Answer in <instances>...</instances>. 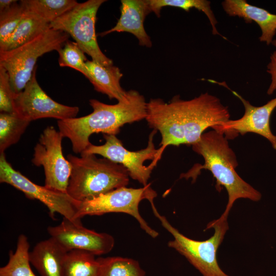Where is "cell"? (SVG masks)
Wrapping results in <instances>:
<instances>
[{
	"label": "cell",
	"mask_w": 276,
	"mask_h": 276,
	"mask_svg": "<svg viewBox=\"0 0 276 276\" xmlns=\"http://www.w3.org/2000/svg\"><path fill=\"white\" fill-rule=\"evenodd\" d=\"M230 114L217 97L208 93L189 100L176 96L166 103L159 98L147 104L146 120L161 135L160 147L149 166L154 168L169 146L193 145L209 127L214 128L229 120Z\"/></svg>",
	"instance_id": "1"
},
{
	"label": "cell",
	"mask_w": 276,
	"mask_h": 276,
	"mask_svg": "<svg viewBox=\"0 0 276 276\" xmlns=\"http://www.w3.org/2000/svg\"><path fill=\"white\" fill-rule=\"evenodd\" d=\"M93 111L88 115L58 120L57 126L62 136L70 140L73 152L80 154L91 144L94 133L117 135L126 124L145 119L147 104L144 97L137 91H127L125 97L116 104H107L90 99Z\"/></svg>",
	"instance_id": "2"
},
{
	"label": "cell",
	"mask_w": 276,
	"mask_h": 276,
	"mask_svg": "<svg viewBox=\"0 0 276 276\" xmlns=\"http://www.w3.org/2000/svg\"><path fill=\"white\" fill-rule=\"evenodd\" d=\"M227 140L223 134L214 129L204 133L200 139L192 145L193 150L203 157L204 164H195L180 176V178H191L194 182L202 169L210 171L216 180V189L220 191L223 187L228 194L225 210L220 216L224 218H227L236 200L246 198L258 201L262 197L258 190L245 181L236 172L237 157Z\"/></svg>",
	"instance_id": "3"
},
{
	"label": "cell",
	"mask_w": 276,
	"mask_h": 276,
	"mask_svg": "<svg viewBox=\"0 0 276 276\" xmlns=\"http://www.w3.org/2000/svg\"><path fill=\"white\" fill-rule=\"evenodd\" d=\"M71 173L66 193L83 202L114 189L126 187L129 180L127 170L122 165L95 154L80 157L68 154Z\"/></svg>",
	"instance_id": "4"
},
{
	"label": "cell",
	"mask_w": 276,
	"mask_h": 276,
	"mask_svg": "<svg viewBox=\"0 0 276 276\" xmlns=\"http://www.w3.org/2000/svg\"><path fill=\"white\" fill-rule=\"evenodd\" d=\"M151 207L162 226L173 237L168 243L169 247L184 256L202 276H230L221 269L217 260V250L228 229L227 218L219 217L209 223L205 229L213 228V235L206 240L198 241L183 235L158 213L154 205Z\"/></svg>",
	"instance_id": "5"
},
{
	"label": "cell",
	"mask_w": 276,
	"mask_h": 276,
	"mask_svg": "<svg viewBox=\"0 0 276 276\" xmlns=\"http://www.w3.org/2000/svg\"><path fill=\"white\" fill-rule=\"evenodd\" d=\"M68 38L66 33L50 28L16 48L0 52V66L7 72L15 93L21 92L30 80L38 58L45 53L58 51Z\"/></svg>",
	"instance_id": "6"
},
{
	"label": "cell",
	"mask_w": 276,
	"mask_h": 276,
	"mask_svg": "<svg viewBox=\"0 0 276 276\" xmlns=\"http://www.w3.org/2000/svg\"><path fill=\"white\" fill-rule=\"evenodd\" d=\"M105 0H88L74 7L50 24V28L71 35L92 60L104 66L113 61L103 54L98 45L95 30L97 14Z\"/></svg>",
	"instance_id": "7"
},
{
	"label": "cell",
	"mask_w": 276,
	"mask_h": 276,
	"mask_svg": "<svg viewBox=\"0 0 276 276\" xmlns=\"http://www.w3.org/2000/svg\"><path fill=\"white\" fill-rule=\"evenodd\" d=\"M157 194L148 183L140 188L123 187L101 194L79 203L76 217L78 219L86 215H102L109 213H123L133 217L141 228L152 238L158 236L140 214L139 205L141 201L147 199L154 203Z\"/></svg>",
	"instance_id": "8"
},
{
	"label": "cell",
	"mask_w": 276,
	"mask_h": 276,
	"mask_svg": "<svg viewBox=\"0 0 276 276\" xmlns=\"http://www.w3.org/2000/svg\"><path fill=\"white\" fill-rule=\"evenodd\" d=\"M0 182L13 186L30 199L41 202L48 208L52 217L58 213L72 222L81 221L76 217L80 202L74 199L66 192L34 183L12 167L4 153L0 154Z\"/></svg>",
	"instance_id": "9"
},
{
	"label": "cell",
	"mask_w": 276,
	"mask_h": 276,
	"mask_svg": "<svg viewBox=\"0 0 276 276\" xmlns=\"http://www.w3.org/2000/svg\"><path fill=\"white\" fill-rule=\"evenodd\" d=\"M157 131L153 130L149 136L147 147L136 151H131L124 147L116 135L103 134L105 143L101 145L90 144L80 154H98L115 163L120 164L128 171L129 177L137 180L143 187L146 186L154 168L146 166L144 162L152 161L157 152L153 142Z\"/></svg>",
	"instance_id": "10"
},
{
	"label": "cell",
	"mask_w": 276,
	"mask_h": 276,
	"mask_svg": "<svg viewBox=\"0 0 276 276\" xmlns=\"http://www.w3.org/2000/svg\"><path fill=\"white\" fill-rule=\"evenodd\" d=\"M63 138L59 130L53 126L46 127L34 147L32 163L35 166L43 168L45 187L66 192L71 166L62 153Z\"/></svg>",
	"instance_id": "11"
},
{
	"label": "cell",
	"mask_w": 276,
	"mask_h": 276,
	"mask_svg": "<svg viewBox=\"0 0 276 276\" xmlns=\"http://www.w3.org/2000/svg\"><path fill=\"white\" fill-rule=\"evenodd\" d=\"M36 70L24 89L16 94L14 112L30 122L42 118L63 120L76 117L79 108L59 103L50 98L39 85Z\"/></svg>",
	"instance_id": "12"
},
{
	"label": "cell",
	"mask_w": 276,
	"mask_h": 276,
	"mask_svg": "<svg viewBox=\"0 0 276 276\" xmlns=\"http://www.w3.org/2000/svg\"><path fill=\"white\" fill-rule=\"evenodd\" d=\"M210 81L229 89L242 102L245 109L244 113L241 118L229 120L213 129L223 134L227 139H234L239 133L243 135L253 132L259 134L266 138L276 150V135L272 133L270 126L271 115L276 108V97L264 105L257 107L252 105L238 93L231 90L225 82Z\"/></svg>",
	"instance_id": "13"
},
{
	"label": "cell",
	"mask_w": 276,
	"mask_h": 276,
	"mask_svg": "<svg viewBox=\"0 0 276 276\" xmlns=\"http://www.w3.org/2000/svg\"><path fill=\"white\" fill-rule=\"evenodd\" d=\"M47 231L50 237L67 251L80 250L99 256L110 252L114 245L111 235L88 229L81 221L72 222L63 218L59 224L49 226Z\"/></svg>",
	"instance_id": "14"
},
{
	"label": "cell",
	"mask_w": 276,
	"mask_h": 276,
	"mask_svg": "<svg viewBox=\"0 0 276 276\" xmlns=\"http://www.w3.org/2000/svg\"><path fill=\"white\" fill-rule=\"evenodd\" d=\"M121 3V15L116 25L99 35L104 36L114 32H128L137 38L140 45L151 48L150 37L144 27L146 16L151 13L147 0H122Z\"/></svg>",
	"instance_id": "15"
},
{
	"label": "cell",
	"mask_w": 276,
	"mask_h": 276,
	"mask_svg": "<svg viewBox=\"0 0 276 276\" xmlns=\"http://www.w3.org/2000/svg\"><path fill=\"white\" fill-rule=\"evenodd\" d=\"M222 6L229 16L242 18L246 23L255 21L261 31L260 41L267 45L272 43L276 34V14L251 5L245 0H225Z\"/></svg>",
	"instance_id": "16"
},
{
	"label": "cell",
	"mask_w": 276,
	"mask_h": 276,
	"mask_svg": "<svg viewBox=\"0 0 276 276\" xmlns=\"http://www.w3.org/2000/svg\"><path fill=\"white\" fill-rule=\"evenodd\" d=\"M67 252L50 237L35 245L29 252V260L40 276H63V264Z\"/></svg>",
	"instance_id": "17"
},
{
	"label": "cell",
	"mask_w": 276,
	"mask_h": 276,
	"mask_svg": "<svg viewBox=\"0 0 276 276\" xmlns=\"http://www.w3.org/2000/svg\"><path fill=\"white\" fill-rule=\"evenodd\" d=\"M85 65L88 72V79L96 91L118 101L125 97L127 91L120 85L123 74L118 67L104 66L93 60H87Z\"/></svg>",
	"instance_id": "18"
},
{
	"label": "cell",
	"mask_w": 276,
	"mask_h": 276,
	"mask_svg": "<svg viewBox=\"0 0 276 276\" xmlns=\"http://www.w3.org/2000/svg\"><path fill=\"white\" fill-rule=\"evenodd\" d=\"M50 28V23L36 14L25 9L23 17L13 33L4 43L0 45V52L16 48Z\"/></svg>",
	"instance_id": "19"
},
{
	"label": "cell",
	"mask_w": 276,
	"mask_h": 276,
	"mask_svg": "<svg viewBox=\"0 0 276 276\" xmlns=\"http://www.w3.org/2000/svg\"><path fill=\"white\" fill-rule=\"evenodd\" d=\"M29 248L27 237L20 235L16 250L10 251L7 264L0 268V276H36L31 268Z\"/></svg>",
	"instance_id": "20"
},
{
	"label": "cell",
	"mask_w": 276,
	"mask_h": 276,
	"mask_svg": "<svg viewBox=\"0 0 276 276\" xmlns=\"http://www.w3.org/2000/svg\"><path fill=\"white\" fill-rule=\"evenodd\" d=\"M95 256L83 250L68 251L63 264V276H98L99 264Z\"/></svg>",
	"instance_id": "21"
},
{
	"label": "cell",
	"mask_w": 276,
	"mask_h": 276,
	"mask_svg": "<svg viewBox=\"0 0 276 276\" xmlns=\"http://www.w3.org/2000/svg\"><path fill=\"white\" fill-rule=\"evenodd\" d=\"M26 10L33 12L51 23L74 7L75 0H21Z\"/></svg>",
	"instance_id": "22"
},
{
	"label": "cell",
	"mask_w": 276,
	"mask_h": 276,
	"mask_svg": "<svg viewBox=\"0 0 276 276\" xmlns=\"http://www.w3.org/2000/svg\"><path fill=\"white\" fill-rule=\"evenodd\" d=\"M149 8L159 17L162 8L166 6L181 8L189 11L192 8H195L203 12L209 20L212 27L213 35H218L224 39L226 38L218 31L216 25L217 20L211 7V2L206 0H147Z\"/></svg>",
	"instance_id": "23"
},
{
	"label": "cell",
	"mask_w": 276,
	"mask_h": 276,
	"mask_svg": "<svg viewBox=\"0 0 276 276\" xmlns=\"http://www.w3.org/2000/svg\"><path fill=\"white\" fill-rule=\"evenodd\" d=\"M30 122L15 112H1L0 154L19 141Z\"/></svg>",
	"instance_id": "24"
},
{
	"label": "cell",
	"mask_w": 276,
	"mask_h": 276,
	"mask_svg": "<svg viewBox=\"0 0 276 276\" xmlns=\"http://www.w3.org/2000/svg\"><path fill=\"white\" fill-rule=\"evenodd\" d=\"M98 276H145L139 263L121 257L98 258Z\"/></svg>",
	"instance_id": "25"
},
{
	"label": "cell",
	"mask_w": 276,
	"mask_h": 276,
	"mask_svg": "<svg viewBox=\"0 0 276 276\" xmlns=\"http://www.w3.org/2000/svg\"><path fill=\"white\" fill-rule=\"evenodd\" d=\"M57 52L60 66L74 68L88 79V72L85 65L87 60L84 52L76 42L67 40Z\"/></svg>",
	"instance_id": "26"
},
{
	"label": "cell",
	"mask_w": 276,
	"mask_h": 276,
	"mask_svg": "<svg viewBox=\"0 0 276 276\" xmlns=\"http://www.w3.org/2000/svg\"><path fill=\"white\" fill-rule=\"evenodd\" d=\"M24 13V7L17 1L9 9L0 12V45L4 43L13 33Z\"/></svg>",
	"instance_id": "27"
},
{
	"label": "cell",
	"mask_w": 276,
	"mask_h": 276,
	"mask_svg": "<svg viewBox=\"0 0 276 276\" xmlns=\"http://www.w3.org/2000/svg\"><path fill=\"white\" fill-rule=\"evenodd\" d=\"M16 93L11 86L9 76L6 70L0 66V111L14 112V100Z\"/></svg>",
	"instance_id": "28"
},
{
	"label": "cell",
	"mask_w": 276,
	"mask_h": 276,
	"mask_svg": "<svg viewBox=\"0 0 276 276\" xmlns=\"http://www.w3.org/2000/svg\"><path fill=\"white\" fill-rule=\"evenodd\" d=\"M267 72L271 76V83L267 94L270 95L276 90V51L270 56V61L267 66Z\"/></svg>",
	"instance_id": "29"
},
{
	"label": "cell",
	"mask_w": 276,
	"mask_h": 276,
	"mask_svg": "<svg viewBox=\"0 0 276 276\" xmlns=\"http://www.w3.org/2000/svg\"><path fill=\"white\" fill-rule=\"evenodd\" d=\"M15 0H1L0 12L5 11L9 8L15 2Z\"/></svg>",
	"instance_id": "30"
},
{
	"label": "cell",
	"mask_w": 276,
	"mask_h": 276,
	"mask_svg": "<svg viewBox=\"0 0 276 276\" xmlns=\"http://www.w3.org/2000/svg\"><path fill=\"white\" fill-rule=\"evenodd\" d=\"M271 44L276 48V39H273Z\"/></svg>",
	"instance_id": "31"
}]
</instances>
